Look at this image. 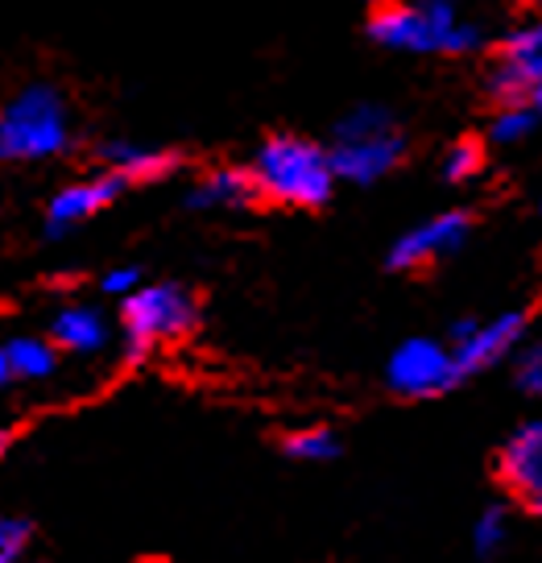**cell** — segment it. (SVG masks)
I'll list each match as a JSON object with an SVG mask.
<instances>
[{"instance_id": "cell-19", "label": "cell", "mask_w": 542, "mask_h": 563, "mask_svg": "<svg viewBox=\"0 0 542 563\" xmlns=\"http://www.w3.org/2000/svg\"><path fill=\"white\" fill-rule=\"evenodd\" d=\"M509 543V510L506 506H485L473 522V551L480 560H493Z\"/></svg>"}, {"instance_id": "cell-8", "label": "cell", "mask_w": 542, "mask_h": 563, "mask_svg": "<svg viewBox=\"0 0 542 563\" xmlns=\"http://www.w3.org/2000/svg\"><path fill=\"white\" fill-rule=\"evenodd\" d=\"M542 79V13L518 21L493 46V67L485 75V91L493 104H526L530 88Z\"/></svg>"}, {"instance_id": "cell-6", "label": "cell", "mask_w": 542, "mask_h": 563, "mask_svg": "<svg viewBox=\"0 0 542 563\" xmlns=\"http://www.w3.org/2000/svg\"><path fill=\"white\" fill-rule=\"evenodd\" d=\"M464 386L452 349L435 335H406L385 361V389L406 402H431Z\"/></svg>"}, {"instance_id": "cell-10", "label": "cell", "mask_w": 542, "mask_h": 563, "mask_svg": "<svg viewBox=\"0 0 542 563\" xmlns=\"http://www.w3.org/2000/svg\"><path fill=\"white\" fill-rule=\"evenodd\" d=\"M473 236V211L452 208V211H435L427 216L422 224L406 229L389 253H385V269L389 274H427L435 269L443 257H455L460 249L468 245Z\"/></svg>"}, {"instance_id": "cell-2", "label": "cell", "mask_w": 542, "mask_h": 563, "mask_svg": "<svg viewBox=\"0 0 542 563\" xmlns=\"http://www.w3.org/2000/svg\"><path fill=\"white\" fill-rule=\"evenodd\" d=\"M365 34L402 54H473L485 46V30L464 21L452 4L427 0V4H377L365 21Z\"/></svg>"}, {"instance_id": "cell-18", "label": "cell", "mask_w": 542, "mask_h": 563, "mask_svg": "<svg viewBox=\"0 0 542 563\" xmlns=\"http://www.w3.org/2000/svg\"><path fill=\"white\" fill-rule=\"evenodd\" d=\"M485 170V141L480 137H455L447 145V154H443V178L447 183H468Z\"/></svg>"}, {"instance_id": "cell-14", "label": "cell", "mask_w": 542, "mask_h": 563, "mask_svg": "<svg viewBox=\"0 0 542 563\" xmlns=\"http://www.w3.org/2000/svg\"><path fill=\"white\" fill-rule=\"evenodd\" d=\"M253 203H262V199H257V187L245 166H215L187 191V208L195 211H241Z\"/></svg>"}, {"instance_id": "cell-13", "label": "cell", "mask_w": 542, "mask_h": 563, "mask_svg": "<svg viewBox=\"0 0 542 563\" xmlns=\"http://www.w3.org/2000/svg\"><path fill=\"white\" fill-rule=\"evenodd\" d=\"M108 319L96 302H67L58 307L51 319V340L54 352H70V356H96L108 349Z\"/></svg>"}, {"instance_id": "cell-22", "label": "cell", "mask_w": 542, "mask_h": 563, "mask_svg": "<svg viewBox=\"0 0 542 563\" xmlns=\"http://www.w3.org/2000/svg\"><path fill=\"white\" fill-rule=\"evenodd\" d=\"M100 290H104L108 299H129V295H137L141 290V269L137 265H112L104 278H100Z\"/></svg>"}, {"instance_id": "cell-11", "label": "cell", "mask_w": 542, "mask_h": 563, "mask_svg": "<svg viewBox=\"0 0 542 563\" xmlns=\"http://www.w3.org/2000/svg\"><path fill=\"white\" fill-rule=\"evenodd\" d=\"M124 191L121 178L112 175H88V178H75L67 187H58L54 199L46 203V232L51 236H63V232L79 229V224H88L91 216H100L104 208L117 203V195Z\"/></svg>"}, {"instance_id": "cell-20", "label": "cell", "mask_w": 542, "mask_h": 563, "mask_svg": "<svg viewBox=\"0 0 542 563\" xmlns=\"http://www.w3.org/2000/svg\"><path fill=\"white\" fill-rule=\"evenodd\" d=\"M513 386L522 389L526 398L542 402V340H530L513 352Z\"/></svg>"}, {"instance_id": "cell-24", "label": "cell", "mask_w": 542, "mask_h": 563, "mask_svg": "<svg viewBox=\"0 0 542 563\" xmlns=\"http://www.w3.org/2000/svg\"><path fill=\"white\" fill-rule=\"evenodd\" d=\"M9 382V361H4V344H0V386Z\"/></svg>"}, {"instance_id": "cell-26", "label": "cell", "mask_w": 542, "mask_h": 563, "mask_svg": "<svg viewBox=\"0 0 542 563\" xmlns=\"http://www.w3.org/2000/svg\"><path fill=\"white\" fill-rule=\"evenodd\" d=\"M25 563H30V560H25Z\"/></svg>"}, {"instance_id": "cell-25", "label": "cell", "mask_w": 542, "mask_h": 563, "mask_svg": "<svg viewBox=\"0 0 542 563\" xmlns=\"http://www.w3.org/2000/svg\"><path fill=\"white\" fill-rule=\"evenodd\" d=\"M4 452H9V435L0 431V460H4Z\"/></svg>"}, {"instance_id": "cell-4", "label": "cell", "mask_w": 542, "mask_h": 563, "mask_svg": "<svg viewBox=\"0 0 542 563\" xmlns=\"http://www.w3.org/2000/svg\"><path fill=\"white\" fill-rule=\"evenodd\" d=\"M70 108L54 84H25L0 104V162H51L70 150Z\"/></svg>"}, {"instance_id": "cell-23", "label": "cell", "mask_w": 542, "mask_h": 563, "mask_svg": "<svg viewBox=\"0 0 542 563\" xmlns=\"http://www.w3.org/2000/svg\"><path fill=\"white\" fill-rule=\"evenodd\" d=\"M526 104L534 108V117H539V121H542V79H539V84H534V88H530V96H526Z\"/></svg>"}, {"instance_id": "cell-16", "label": "cell", "mask_w": 542, "mask_h": 563, "mask_svg": "<svg viewBox=\"0 0 542 563\" xmlns=\"http://www.w3.org/2000/svg\"><path fill=\"white\" fill-rule=\"evenodd\" d=\"M281 452L295 464H332V460H340L344 443L332 427H298L281 440Z\"/></svg>"}, {"instance_id": "cell-15", "label": "cell", "mask_w": 542, "mask_h": 563, "mask_svg": "<svg viewBox=\"0 0 542 563\" xmlns=\"http://www.w3.org/2000/svg\"><path fill=\"white\" fill-rule=\"evenodd\" d=\"M4 361H9V377H21V382H42L51 377L54 365H58V352L46 335H13L4 344Z\"/></svg>"}, {"instance_id": "cell-17", "label": "cell", "mask_w": 542, "mask_h": 563, "mask_svg": "<svg viewBox=\"0 0 542 563\" xmlns=\"http://www.w3.org/2000/svg\"><path fill=\"white\" fill-rule=\"evenodd\" d=\"M534 124H539V117H534V108L530 104H506L493 112L489 121V133H485V145H513V141H522L534 133Z\"/></svg>"}, {"instance_id": "cell-12", "label": "cell", "mask_w": 542, "mask_h": 563, "mask_svg": "<svg viewBox=\"0 0 542 563\" xmlns=\"http://www.w3.org/2000/svg\"><path fill=\"white\" fill-rule=\"evenodd\" d=\"M100 162L104 175L121 178L124 187H141V183H158V178L175 175L178 154L162 150V145H141V141H104L100 145Z\"/></svg>"}, {"instance_id": "cell-21", "label": "cell", "mask_w": 542, "mask_h": 563, "mask_svg": "<svg viewBox=\"0 0 542 563\" xmlns=\"http://www.w3.org/2000/svg\"><path fill=\"white\" fill-rule=\"evenodd\" d=\"M25 551H30V522L0 514V563H25Z\"/></svg>"}, {"instance_id": "cell-5", "label": "cell", "mask_w": 542, "mask_h": 563, "mask_svg": "<svg viewBox=\"0 0 542 563\" xmlns=\"http://www.w3.org/2000/svg\"><path fill=\"white\" fill-rule=\"evenodd\" d=\"M199 328V299L182 282H141L137 295L121 302L124 361L141 365L162 344H178Z\"/></svg>"}, {"instance_id": "cell-7", "label": "cell", "mask_w": 542, "mask_h": 563, "mask_svg": "<svg viewBox=\"0 0 542 563\" xmlns=\"http://www.w3.org/2000/svg\"><path fill=\"white\" fill-rule=\"evenodd\" d=\"M526 328H530V316L526 311H501V316L493 319H455L452 328V356H455V369L460 377L468 382L476 373H489L497 365H506L513 352L522 349L526 340Z\"/></svg>"}, {"instance_id": "cell-3", "label": "cell", "mask_w": 542, "mask_h": 563, "mask_svg": "<svg viewBox=\"0 0 542 563\" xmlns=\"http://www.w3.org/2000/svg\"><path fill=\"white\" fill-rule=\"evenodd\" d=\"M410 154V137L398 124V117L381 104H356L335 124V137L328 145L335 183H356L373 187L385 175H394Z\"/></svg>"}, {"instance_id": "cell-1", "label": "cell", "mask_w": 542, "mask_h": 563, "mask_svg": "<svg viewBox=\"0 0 542 563\" xmlns=\"http://www.w3.org/2000/svg\"><path fill=\"white\" fill-rule=\"evenodd\" d=\"M245 170L262 203L290 211L328 208L335 187H340L328 145H319L316 137H302V133H269Z\"/></svg>"}, {"instance_id": "cell-9", "label": "cell", "mask_w": 542, "mask_h": 563, "mask_svg": "<svg viewBox=\"0 0 542 563\" xmlns=\"http://www.w3.org/2000/svg\"><path fill=\"white\" fill-rule=\"evenodd\" d=\"M493 481L509 506L542 518V415L522 419L493 452Z\"/></svg>"}]
</instances>
